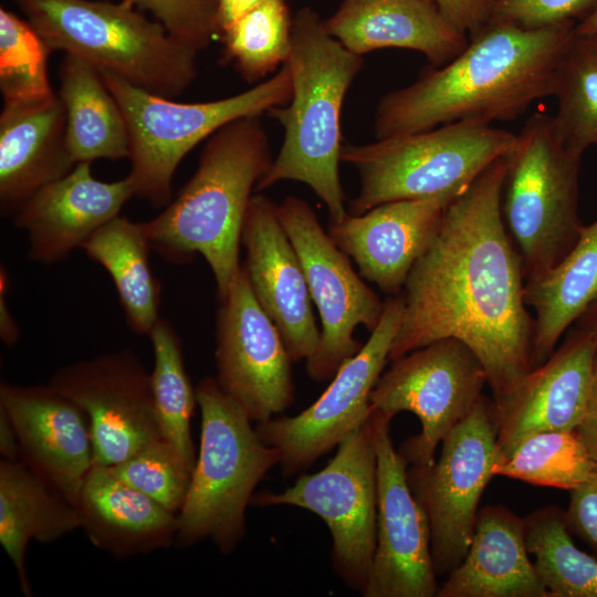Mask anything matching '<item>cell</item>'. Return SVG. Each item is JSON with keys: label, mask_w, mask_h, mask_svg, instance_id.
<instances>
[{"label": "cell", "mask_w": 597, "mask_h": 597, "mask_svg": "<svg viewBox=\"0 0 597 597\" xmlns=\"http://www.w3.org/2000/svg\"><path fill=\"white\" fill-rule=\"evenodd\" d=\"M506 154L448 205L436 239L405 283L404 316L389 354L392 362L458 338L483 364L495 407L533 369L534 318L501 214Z\"/></svg>", "instance_id": "1"}, {"label": "cell", "mask_w": 597, "mask_h": 597, "mask_svg": "<svg viewBox=\"0 0 597 597\" xmlns=\"http://www.w3.org/2000/svg\"><path fill=\"white\" fill-rule=\"evenodd\" d=\"M576 25L526 29L489 21L450 62L431 65L412 84L380 98L376 139L455 122L516 119L533 102L553 95Z\"/></svg>", "instance_id": "2"}, {"label": "cell", "mask_w": 597, "mask_h": 597, "mask_svg": "<svg viewBox=\"0 0 597 597\" xmlns=\"http://www.w3.org/2000/svg\"><path fill=\"white\" fill-rule=\"evenodd\" d=\"M260 116L242 117L212 134L198 167L177 197L143 226L151 250L170 263L203 256L218 302L235 282L242 229L252 192L273 158Z\"/></svg>", "instance_id": "3"}, {"label": "cell", "mask_w": 597, "mask_h": 597, "mask_svg": "<svg viewBox=\"0 0 597 597\" xmlns=\"http://www.w3.org/2000/svg\"><path fill=\"white\" fill-rule=\"evenodd\" d=\"M284 64L292 77L291 101L266 113L281 124L284 139L255 191L284 180L303 182L325 205L329 222H341L348 214L338 169L341 115L363 59L331 35L314 10L303 8L293 18Z\"/></svg>", "instance_id": "4"}, {"label": "cell", "mask_w": 597, "mask_h": 597, "mask_svg": "<svg viewBox=\"0 0 597 597\" xmlns=\"http://www.w3.org/2000/svg\"><path fill=\"white\" fill-rule=\"evenodd\" d=\"M51 51L167 98L196 78L198 53L126 0H13Z\"/></svg>", "instance_id": "5"}, {"label": "cell", "mask_w": 597, "mask_h": 597, "mask_svg": "<svg viewBox=\"0 0 597 597\" xmlns=\"http://www.w3.org/2000/svg\"><path fill=\"white\" fill-rule=\"evenodd\" d=\"M201 413L200 449L185 502L177 514L175 545L211 540L229 554L245 534V511L255 486L280 461L245 411L219 386L202 378L196 387Z\"/></svg>", "instance_id": "6"}, {"label": "cell", "mask_w": 597, "mask_h": 597, "mask_svg": "<svg viewBox=\"0 0 597 597\" xmlns=\"http://www.w3.org/2000/svg\"><path fill=\"white\" fill-rule=\"evenodd\" d=\"M582 156L563 143L545 112L526 121L506 154L501 214L525 281L557 265L580 235Z\"/></svg>", "instance_id": "7"}, {"label": "cell", "mask_w": 597, "mask_h": 597, "mask_svg": "<svg viewBox=\"0 0 597 597\" xmlns=\"http://www.w3.org/2000/svg\"><path fill=\"white\" fill-rule=\"evenodd\" d=\"M124 115L129 138L135 196L155 207L171 198V184L180 161L200 142L242 117L260 116L286 105L293 84L284 64L272 77L221 100L179 103L133 85L118 75L98 71Z\"/></svg>", "instance_id": "8"}, {"label": "cell", "mask_w": 597, "mask_h": 597, "mask_svg": "<svg viewBox=\"0 0 597 597\" xmlns=\"http://www.w3.org/2000/svg\"><path fill=\"white\" fill-rule=\"evenodd\" d=\"M516 134L479 122H455L431 129L343 145L341 160L359 175L349 213L386 202L463 191L490 164L509 153Z\"/></svg>", "instance_id": "9"}, {"label": "cell", "mask_w": 597, "mask_h": 597, "mask_svg": "<svg viewBox=\"0 0 597 597\" xmlns=\"http://www.w3.org/2000/svg\"><path fill=\"white\" fill-rule=\"evenodd\" d=\"M252 503L292 505L318 515L332 536L335 573L363 595L377 535V459L369 416L321 471L301 475L282 492L258 493Z\"/></svg>", "instance_id": "10"}, {"label": "cell", "mask_w": 597, "mask_h": 597, "mask_svg": "<svg viewBox=\"0 0 597 597\" xmlns=\"http://www.w3.org/2000/svg\"><path fill=\"white\" fill-rule=\"evenodd\" d=\"M496 438L495 407L482 395L442 439L438 460L407 468L410 489L428 519L437 577L447 576L469 549L480 499L494 476Z\"/></svg>", "instance_id": "11"}, {"label": "cell", "mask_w": 597, "mask_h": 597, "mask_svg": "<svg viewBox=\"0 0 597 597\" xmlns=\"http://www.w3.org/2000/svg\"><path fill=\"white\" fill-rule=\"evenodd\" d=\"M488 384L485 368L458 338L434 341L392 360L370 394V407L389 419L401 411L418 417L421 431L399 452L408 465L434 462L447 433L473 409Z\"/></svg>", "instance_id": "12"}, {"label": "cell", "mask_w": 597, "mask_h": 597, "mask_svg": "<svg viewBox=\"0 0 597 597\" xmlns=\"http://www.w3.org/2000/svg\"><path fill=\"white\" fill-rule=\"evenodd\" d=\"M276 211L300 258L321 321L320 344L306 360V369L313 380H327L360 349L355 329L363 325L371 332L385 301L355 272L306 201L289 196L276 205Z\"/></svg>", "instance_id": "13"}, {"label": "cell", "mask_w": 597, "mask_h": 597, "mask_svg": "<svg viewBox=\"0 0 597 597\" xmlns=\"http://www.w3.org/2000/svg\"><path fill=\"white\" fill-rule=\"evenodd\" d=\"M402 316L401 293L388 296L368 341L341 366L315 402L296 416L256 423L261 439L277 450L284 474L312 465L366 422L371 390L389 360Z\"/></svg>", "instance_id": "14"}, {"label": "cell", "mask_w": 597, "mask_h": 597, "mask_svg": "<svg viewBox=\"0 0 597 597\" xmlns=\"http://www.w3.org/2000/svg\"><path fill=\"white\" fill-rule=\"evenodd\" d=\"M219 304L216 379L253 422L272 419L294 399L293 362L280 331L256 301L244 264Z\"/></svg>", "instance_id": "15"}, {"label": "cell", "mask_w": 597, "mask_h": 597, "mask_svg": "<svg viewBox=\"0 0 597 597\" xmlns=\"http://www.w3.org/2000/svg\"><path fill=\"white\" fill-rule=\"evenodd\" d=\"M388 417L370 407L377 459L376 548L365 597H434L439 585L426 512L413 495L408 463L390 437Z\"/></svg>", "instance_id": "16"}, {"label": "cell", "mask_w": 597, "mask_h": 597, "mask_svg": "<svg viewBox=\"0 0 597 597\" xmlns=\"http://www.w3.org/2000/svg\"><path fill=\"white\" fill-rule=\"evenodd\" d=\"M49 383L86 415L95 464L114 465L161 437L150 373L129 348L69 364Z\"/></svg>", "instance_id": "17"}, {"label": "cell", "mask_w": 597, "mask_h": 597, "mask_svg": "<svg viewBox=\"0 0 597 597\" xmlns=\"http://www.w3.org/2000/svg\"><path fill=\"white\" fill-rule=\"evenodd\" d=\"M0 409L15 429L20 461L77 506L94 464L84 411L50 383L24 386L2 381Z\"/></svg>", "instance_id": "18"}, {"label": "cell", "mask_w": 597, "mask_h": 597, "mask_svg": "<svg viewBox=\"0 0 597 597\" xmlns=\"http://www.w3.org/2000/svg\"><path fill=\"white\" fill-rule=\"evenodd\" d=\"M244 266L256 301L280 331L293 363L316 352L317 327L300 258L285 232L276 203L253 195L242 229Z\"/></svg>", "instance_id": "19"}, {"label": "cell", "mask_w": 597, "mask_h": 597, "mask_svg": "<svg viewBox=\"0 0 597 597\" xmlns=\"http://www.w3.org/2000/svg\"><path fill=\"white\" fill-rule=\"evenodd\" d=\"M596 352V333L572 328L564 343L534 367L502 405L494 406L495 462L531 434L576 430L584 415Z\"/></svg>", "instance_id": "20"}, {"label": "cell", "mask_w": 597, "mask_h": 597, "mask_svg": "<svg viewBox=\"0 0 597 597\" xmlns=\"http://www.w3.org/2000/svg\"><path fill=\"white\" fill-rule=\"evenodd\" d=\"M459 193L397 200L329 222L328 234L354 260L362 277L389 296L402 292L415 263L436 239L446 209Z\"/></svg>", "instance_id": "21"}, {"label": "cell", "mask_w": 597, "mask_h": 597, "mask_svg": "<svg viewBox=\"0 0 597 597\" xmlns=\"http://www.w3.org/2000/svg\"><path fill=\"white\" fill-rule=\"evenodd\" d=\"M133 196L128 176L116 181L98 180L92 175L91 163H78L29 198L13 216L14 226L27 232L32 261L56 263L119 216Z\"/></svg>", "instance_id": "22"}, {"label": "cell", "mask_w": 597, "mask_h": 597, "mask_svg": "<svg viewBox=\"0 0 597 597\" xmlns=\"http://www.w3.org/2000/svg\"><path fill=\"white\" fill-rule=\"evenodd\" d=\"M324 25L357 55L408 49L422 53L432 66L450 62L469 41L432 0H344Z\"/></svg>", "instance_id": "23"}, {"label": "cell", "mask_w": 597, "mask_h": 597, "mask_svg": "<svg viewBox=\"0 0 597 597\" xmlns=\"http://www.w3.org/2000/svg\"><path fill=\"white\" fill-rule=\"evenodd\" d=\"M75 163L66 145L60 96L3 103L0 114V209L14 216L38 190L69 174Z\"/></svg>", "instance_id": "24"}, {"label": "cell", "mask_w": 597, "mask_h": 597, "mask_svg": "<svg viewBox=\"0 0 597 597\" xmlns=\"http://www.w3.org/2000/svg\"><path fill=\"white\" fill-rule=\"evenodd\" d=\"M528 554L525 517L503 505L483 506L464 558L437 597H547Z\"/></svg>", "instance_id": "25"}, {"label": "cell", "mask_w": 597, "mask_h": 597, "mask_svg": "<svg viewBox=\"0 0 597 597\" xmlns=\"http://www.w3.org/2000/svg\"><path fill=\"white\" fill-rule=\"evenodd\" d=\"M81 528L88 541L116 558L149 554L175 545L177 515L93 464L80 494Z\"/></svg>", "instance_id": "26"}, {"label": "cell", "mask_w": 597, "mask_h": 597, "mask_svg": "<svg viewBox=\"0 0 597 597\" xmlns=\"http://www.w3.org/2000/svg\"><path fill=\"white\" fill-rule=\"evenodd\" d=\"M78 528L76 505L22 461H0V544L23 596H33L25 568L29 543H53Z\"/></svg>", "instance_id": "27"}, {"label": "cell", "mask_w": 597, "mask_h": 597, "mask_svg": "<svg viewBox=\"0 0 597 597\" xmlns=\"http://www.w3.org/2000/svg\"><path fill=\"white\" fill-rule=\"evenodd\" d=\"M524 300L534 311V368L553 354L565 331L597 300V219L584 226L557 265L525 281Z\"/></svg>", "instance_id": "28"}, {"label": "cell", "mask_w": 597, "mask_h": 597, "mask_svg": "<svg viewBox=\"0 0 597 597\" xmlns=\"http://www.w3.org/2000/svg\"><path fill=\"white\" fill-rule=\"evenodd\" d=\"M60 96L65 112L69 153L76 164L129 157L124 115L101 73L65 54L60 65Z\"/></svg>", "instance_id": "29"}, {"label": "cell", "mask_w": 597, "mask_h": 597, "mask_svg": "<svg viewBox=\"0 0 597 597\" xmlns=\"http://www.w3.org/2000/svg\"><path fill=\"white\" fill-rule=\"evenodd\" d=\"M81 249L112 277L127 325L136 334L148 336L160 317V283L150 268L151 247L143 222L117 216Z\"/></svg>", "instance_id": "30"}, {"label": "cell", "mask_w": 597, "mask_h": 597, "mask_svg": "<svg viewBox=\"0 0 597 597\" xmlns=\"http://www.w3.org/2000/svg\"><path fill=\"white\" fill-rule=\"evenodd\" d=\"M525 537L547 597H597V561L574 544L561 507L526 515Z\"/></svg>", "instance_id": "31"}, {"label": "cell", "mask_w": 597, "mask_h": 597, "mask_svg": "<svg viewBox=\"0 0 597 597\" xmlns=\"http://www.w3.org/2000/svg\"><path fill=\"white\" fill-rule=\"evenodd\" d=\"M148 336L154 354L150 385L160 436L195 468L190 426L197 397L186 371L181 341L171 323L163 317Z\"/></svg>", "instance_id": "32"}, {"label": "cell", "mask_w": 597, "mask_h": 597, "mask_svg": "<svg viewBox=\"0 0 597 597\" xmlns=\"http://www.w3.org/2000/svg\"><path fill=\"white\" fill-rule=\"evenodd\" d=\"M552 96L563 143L580 155L597 146V34L576 31L557 69Z\"/></svg>", "instance_id": "33"}, {"label": "cell", "mask_w": 597, "mask_h": 597, "mask_svg": "<svg viewBox=\"0 0 597 597\" xmlns=\"http://www.w3.org/2000/svg\"><path fill=\"white\" fill-rule=\"evenodd\" d=\"M597 462L573 431H543L523 439L493 473L526 483L570 491L585 482Z\"/></svg>", "instance_id": "34"}, {"label": "cell", "mask_w": 597, "mask_h": 597, "mask_svg": "<svg viewBox=\"0 0 597 597\" xmlns=\"http://www.w3.org/2000/svg\"><path fill=\"white\" fill-rule=\"evenodd\" d=\"M292 27L285 0H263L220 33L223 57L255 83L286 62Z\"/></svg>", "instance_id": "35"}, {"label": "cell", "mask_w": 597, "mask_h": 597, "mask_svg": "<svg viewBox=\"0 0 597 597\" xmlns=\"http://www.w3.org/2000/svg\"><path fill=\"white\" fill-rule=\"evenodd\" d=\"M28 21L0 9V91L3 103H30L53 96L48 72L51 53Z\"/></svg>", "instance_id": "36"}, {"label": "cell", "mask_w": 597, "mask_h": 597, "mask_svg": "<svg viewBox=\"0 0 597 597\" xmlns=\"http://www.w3.org/2000/svg\"><path fill=\"white\" fill-rule=\"evenodd\" d=\"M107 468L121 481L176 515L185 502L193 471V467L161 437Z\"/></svg>", "instance_id": "37"}, {"label": "cell", "mask_w": 597, "mask_h": 597, "mask_svg": "<svg viewBox=\"0 0 597 597\" xmlns=\"http://www.w3.org/2000/svg\"><path fill=\"white\" fill-rule=\"evenodd\" d=\"M149 11L177 41L199 53L218 36L216 0H126Z\"/></svg>", "instance_id": "38"}, {"label": "cell", "mask_w": 597, "mask_h": 597, "mask_svg": "<svg viewBox=\"0 0 597 597\" xmlns=\"http://www.w3.org/2000/svg\"><path fill=\"white\" fill-rule=\"evenodd\" d=\"M490 21L536 29L564 22L578 23L597 0H488Z\"/></svg>", "instance_id": "39"}, {"label": "cell", "mask_w": 597, "mask_h": 597, "mask_svg": "<svg viewBox=\"0 0 597 597\" xmlns=\"http://www.w3.org/2000/svg\"><path fill=\"white\" fill-rule=\"evenodd\" d=\"M569 494V505L564 511L566 526L572 535L597 553V465L588 479Z\"/></svg>", "instance_id": "40"}, {"label": "cell", "mask_w": 597, "mask_h": 597, "mask_svg": "<svg viewBox=\"0 0 597 597\" xmlns=\"http://www.w3.org/2000/svg\"><path fill=\"white\" fill-rule=\"evenodd\" d=\"M444 18L468 38L490 21L488 0H432Z\"/></svg>", "instance_id": "41"}, {"label": "cell", "mask_w": 597, "mask_h": 597, "mask_svg": "<svg viewBox=\"0 0 597 597\" xmlns=\"http://www.w3.org/2000/svg\"><path fill=\"white\" fill-rule=\"evenodd\" d=\"M576 432L586 446L590 457L597 462V352L584 415L576 428Z\"/></svg>", "instance_id": "42"}, {"label": "cell", "mask_w": 597, "mask_h": 597, "mask_svg": "<svg viewBox=\"0 0 597 597\" xmlns=\"http://www.w3.org/2000/svg\"><path fill=\"white\" fill-rule=\"evenodd\" d=\"M9 274L3 265L0 269V338L7 346L15 344L20 337L18 323L11 313L7 294L9 289Z\"/></svg>", "instance_id": "43"}, {"label": "cell", "mask_w": 597, "mask_h": 597, "mask_svg": "<svg viewBox=\"0 0 597 597\" xmlns=\"http://www.w3.org/2000/svg\"><path fill=\"white\" fill-rule=\"evenodd\" d=\"M263 0H216L218 36Z\"/></svg>", "instance_id": "44"}, {"label": "cell", "mask_w": 597, "mask_h": 597, "mask_svg": "<svg viewBox=\"0 0 597 597\" xmlns=\"http://www.w3.org/2000/svg\"><path fill=\"white\" fill-rule=\"evenodd\" d=\"M0 454L1 460H20V447L15 429L2 409H0Z\"/></svg>", "instance_id": "45"}, {"label": "cell", "mask_w": 597, "mask_h": 597, "mask_svg": "<svg viewBox=\"0 0 597 597\" xmlns=\"http://www.w3.org/2000/svg\"><path fill=\"white\" fill-rule=\"evenodd\" d=\"M576 322L577 326L597 334V300Z\"/></svg>", "instance_id": "46"}, {"label": "cell", "mask_w": 597, "mask_h": 597, "mask_svg": "<svg viewBox=\"0 0 597 597\" xmlns=\"http://www.w3.org/2000/svg\"><path fill=\"white\" fill-rule=\"evenodd\" d=\"M576 31L597 34V4L585 19L577 23Z\"/></svg>", "instance_id": "47"}]
</instances>
